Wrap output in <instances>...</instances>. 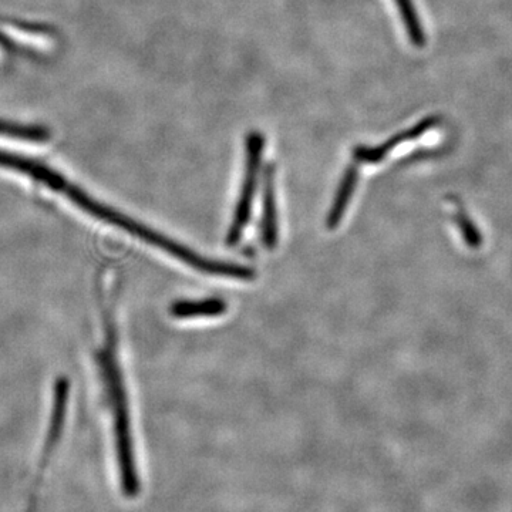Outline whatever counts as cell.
Segmentation results:
<instances>
[{
	"mask_svg": "<svg viewBox=\"0 0 512 512\" xmlns=\"http://www.w3.org/2000/svg\"><path fill=\"white\" fill-rule=\"evenodd\" d=\"M67 198L74 205H77L80 210L87 212V214L92 215L97 220L107 222V224L120 228L121 231L133 235V237L141 239V241L147 242V244L153 245V247L163 249L167 254L173 255L174 258L180 259L181 262L190 265L191 268L197 269L202 274L239 279V281H251V279L255 278L254 269L244 265L231 264V262L205 258V256L192 251L191 248L178 244L174 239L165 237V235L154 231V229L147 227V225L133 220L128 215L121 214V212L107 207L106 204L93 200L82 188L76 187V185H74Z\"/></svg>",
	"mask_w": 512,
	"mask_h": 512,
	"instance_id": "cell-1",
	"label": "cell"
},
{
	"mask_svg": "<svg viewBox=\"0 0 512 512\" xmlns=\"http://www.w3.org/2000/svg\"><path fill=\"white\" fill-rule=\"evenodd\" d=\"M97 360H99L101 379L106 386L111 414H113L121 494L128 500H134L141 493V481L138 476L136 454H134L126 387H124L123 375H121L119 360L116 356V329L111 323L107 328V346L100 350Z\"/></svg>",
	"mask_w": 512,
	"mask_h": 512,
	"instance_id": "cell-2",
	"label": "cell"
},
{
	"mask_svg": "<svg viewBox=\"0 0 512 512\" xmlns=\"http://www.w3.org/2000/svg\"><path fill=\"white\" fill-rule=\"evenodd\" d=\"M265 138L262 134L251 133L247 137V164H245L244 183L239 194L234 218L225 239L227 247H235L242 238L251 218L252 204H254L256 184H258L259 167H261L262 154H264Z\"/></svg>",
	"mask_w": 512,
	"mask_h": 512,
	"instance_id": "cell-3",
	"label": "cell"
},
{
	"mask_svg": "<svg viewBox=\"0 0 512 512\" xmlns=\"http://www.w3.org/2000/svg\"><path fill=\"white\" fill-rule=\"evenodd\" d=\"M70 383L66 377H60L55 384V393H53L52 416H50L49 430L45 447H43L42 461H40V471L37 474V483L42 480V474L45 473L47 463L55 451L56 444L62 437L64 419H66L67 400H69Z\"/></svg>",
	"mask_w": 512,
	"mask_h": 512,
	"instance_id": "cell-4",
	"label": "cell"
},
{
	"mask_svg": "<svg viewBox=\"0 0 512 512\" xmlns=\"http://www.w3.org/2000/svg\"><path fill=\"white\" fill-rule=\"evenodd\" d=\"M440 123L439 117H427V119L421 120L416 126L404 130L402 133L396 134L387 140L386 143L380 144L377 147H357L353 156L359 163L376 164L380 163L393 148L399 146V144L406 143V141L416 140L423 136L424 133L430 130V128L436 127Z\"/></svg>",
	"mask_w": 512,
	"mask_h": 512,
	"instance_id": "cell-5",
	"label": "cell"
},
{
	"mask_svg": "<svg viewBox=\"0 0 512 512\" xmlns=\"http://www.w3.org/2000/svg\"><path fill=\"white\" fill-rule=\"evenodd\" d=\"M261 239L266 249H275L279 239L278 207H276L275 167L265 171L264 211L261 220Z\"/></svg>",
	"mask_w": 512,
	"mask_h": 512,
	"instance_id": "cell-6",
	"label": "cell"
},
{
	"mask_svg": "<svg viewBox=\"0 0 512 512\" xmlns=\"http://www.w3.org/2000/svg\"><path fill=\"white\" fill-rule=\"evenodd\" d=\"M227 302L221 298L202 301H177L171 305L170 313L177 319L215 318L227 312Z\"/></svg>",
	"mask_w": 512,
	"mask_h": 512,
	"instance_id": "cell-7",
	"label": "cell"
},
{
	"mask_svg": "<svg viewBox=\"0 0 512 512\" xmlns=\"http://www.w3.org/2000/svg\"><path fill=\"white\" fill-rule=\"evenodd\" d=\"M357 180H359V168H357V165H349L348 170H346L345 175H343L342 181H340L335 201H333L328 218H326V227H328V229H335L340 224V221H342L346 208H348L350 198H352L353 192H355Z\"/></svg>",
	"mask_w": 512,
	"mask_h": 512,
	"instance_id": "cell-8",
	"label": "cell"
},
{
	"mask_svg": "<svg viewBox=\"0 0 512 512\" xmlns=\"http://www.w3.org/2000/svg\"><path fill=\"white\" fill-rule=\"evenodd\" d=\"M394 2L399 6L404 26H406L407 33H409L413 45L423 47L424 43H426V37H424L423 28H421L420 20L417 18L416 9H414L412 0H394Z\"/></svg>",
	"mask_w": 512,
	"mask_h": 512,
	"instance_id": "cell-9",
	"label": "cell"
},
{
	"mask_svg": "<svg viewBox=\"0 0 512 512\" xmlns=\"http://www.w3.org/2000/svg\"><path fill=\"white\" fill-rule=\"evenodd\" d=\"M0 134L6 136L20 138V140L28 141H46L49 138V131L43 127L18 126L12 123H0Z\"/></svg>",
	"mask_w": 512,
	"mask_h": 512,
	"instance_id": "cell-10",
	"label": "cell"
},
{
	"mask_svg": "<svg viewBox=\"0 0 512 512\" xmlns=\"http://www.w3.org/2000/svg\"><path fill=\"white\" fill-rule=\"evenodd\" d=\"M456 222L468 247H480L481 242H483L480 231H478L476 225H474V222L470 220L467 212L464 211L461 207H458V211L456 212Z\"/></svg>",
	"mask_w": 512,
	"mask_h": 512,
	"instance_id": "cell-11",
	"label": "cell"
}]
</instances>
